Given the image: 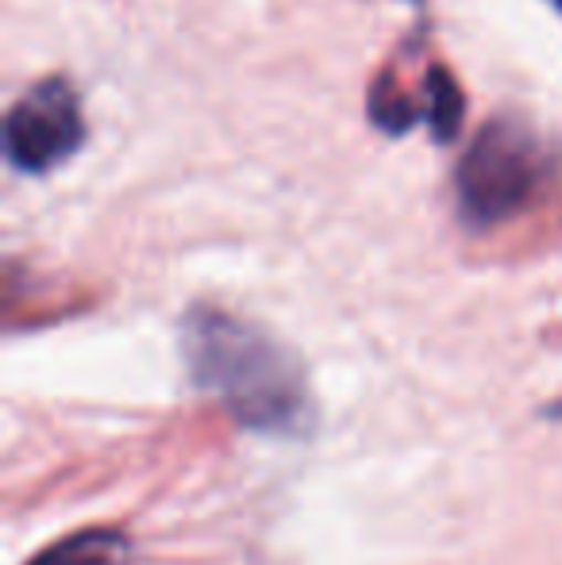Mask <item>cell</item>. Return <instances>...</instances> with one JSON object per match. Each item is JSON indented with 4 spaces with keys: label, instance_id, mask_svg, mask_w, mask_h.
<instances>
[{
    "label": "cell",
    "instance_id": "6da1fadb",
    "mask_svg": "<svg viewBox=\"0 0 562 565\" xmlns=\"http://www.w3.org/2000/svg\"><path fill=\"white\" fill-rule=\"evenodd\" d=\"M185 354L197 385L216 396L240 424L271 435L305 427V373L266 331L220 308H197L185 320Z\"/></svg>",
    "mask_w": 562,
    "mask_h": 565
},
{
    "label": "cell",
    "instance_id": "7a4b0ae2",
    "mask_svg": "<svg viewBox=\"0 0 562 565\" xmlns=\"http://www.w3.org/2000/svg\"><path fill=\"white\" fill-rule=\"evenodd\" d=\"M551 170H555L551 147L524 119H489L458 162V212L470 227L501 224L536 201Z\"/></svg>",
    "mask_w": 562,
    "mask_h": 565
},
{
    "label": "cell",
    "instance_id": "3957f363",
    "mask_svg": "<svg viewBox=\"0 0 562 565\" xmlns=\"http://www.w3.org/2000/svg\"><path fill=\"white\" fill-rule=\"evenodd\" d=\"M85 142V116L66 77L28 89L4 119V154L15 170L46 173Z\"/></svg>",
    "mask_w": 562,
    "mask_h": 565
},
{
    "label": "cell",
    "instance_id": "277c9868",
    "mask_svg": "<svg viewBox=\"0 0 562 565\" xmlns=\"http://www.w3.org/2000/svg\"><path fill=\"white\" fill-rule=\"evenodd\" d=\"M128 551L131 546L120 531H82L54 543L28 565H128Z\"/></svg>",
    "mask_w": 562,
    "mask_h": 565
},
{
    "label": "cell",
    "instance_id": "5b68a950",
    "mask_svg": "<svg viewBox=\"0 0 562 565\" xmlns=\"http://www.w3.org/2000/svg\"><path fill=\"white\" fill-rule=\"evenodd\" d=\"M424 119L432 127V135L439 142H450L458 135V124H463V113H466V100H463V89L458 82L447 74L443 66H432L427 70V82H424Z\"/></svg>",
    "mask_w": 562,
    "mask_h": 565
},
{
    "label": "cell",
    "instance_id": "8992f818",
    "mask_svg": "<svg viewBox=\"0 0 562 565\" xmlns=\"http://www.w3.org/2000/svg\"><path fill=\"white\" fill-rule=\"evenodd\" d=\"M421 116H424V108H416L413 97H405L390 77H382V82L370 89V119H374L382 131L405 135Z\"/></svg>",
    "mask_w": 562,
    "mask_h": 565
},
{
    "label": "cell",
    "instance_id": "52a82bcc",
    "mask_svg": "<svg viewBox=\"0 0 562 565\" xmlns=\"http://www.w3.org/2000/svg\"><path fill=\"white\" fill-rule=\"evenodd\" d=\"M551 4H555V8H559V12H562V0H551Z\"/></svg>",
    "mask_w": 562,
    "mask_h": 565
}]
</instances>
